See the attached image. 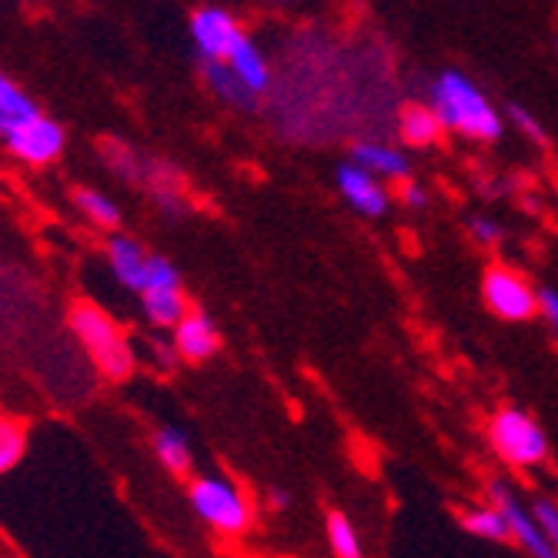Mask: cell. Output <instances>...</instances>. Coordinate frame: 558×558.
I'll return each mask as SVG.
<instances>
[{
    "mask_svg": "<svg viewBox=\"0 0 558 558\" xmlns=\"http://www.w3.org/2000/svg\"><path fill=\"white\" fill-rule=\"evenodd\" d=\"M428 105L438 111L441 124L462 137L492 144L505 134V121L488 94L462 71H441L428 87Z\"/></svg>",
    "mask_w": 558,
    "mask_h": 558,
    "instance_id": "1",
    "label": "cell"
},
{
    "mask_svg": "<svg viewBox=\"0 0 558 558\" xmlns=\"http://www.w3.org/2000/svg\"><path fill=\"white\" fill-rule=\"evenodd\" d=\"M71 328L77 335V341L87 348V354L94 359L97 372L111 378V381H124L134 372V348L124 338V331L118 328V322L111 315H105L97 304H74L71 312Z\"/></svg>",
    "mask_w": 558,
    "mask_h": 558,
    "instance_id": "2",
    "label": "cell"
},
{
    "mask_svg": "<svg viewBox=\"0 0 558 558\" xmlns=\"http://www.w3.org/2000/svg\"><path fill=\"white\" fill-rule=\"evenodd\" d=\"M187 501L201 522L211 525L221 535H231V538H241L251 529V522H255L247 495L234 482L218 478V475L194 478L187 485Z\"/></svg>",
    "mask_w": 558,
    "mask_h": 558,
    "instance_id": "3",
    "label": "cell"
},
{
    "mask_svg": "<svg viewBox=\"0 0 558 558\" xmlns=\"http://www.w3.org/2000/svg\"><path fill=\"white\" fill-rule=\"evenodd\" d=\"M488 445L512 469H538L548 462V435L522 409H501L488 422Z\"/></svg>",
    "mask_w": 558,
    "mask_h": 558,
    "instance_id": "4",
    "label": "cell"
},
{
    "mask_svg": "<svg viewBox=\"0 0 558 558\" xmlns=\"http://www.w3.org/2000/svg\"><path fill=\"white\" fill-rule=\"evenodd\" d=\"M108 265L114 278L137 294L155 288H181V275L165 255H150L141 241L124 234H114L108 241Z\"/></svg>",
    "mask_w": 558,
    "mask_h": 558,
    "instance_id": "5",
    "label": "cell"
},
{
    "mask_svg": "<svg viewBox=\"0 0 558 558\" xmlns=\"http://www.w3.org/2000/svg\"><path fill=\"white\" fill-rule=\"evenodd\" d=\"M482 301L485 308L501 318V322H532L535 315H542V301H538V288L512 265H488L482 275Z\"/></svg>",
    "mask_w": 558,
    "mask_h": 558,
    "instance_id": "6",
    "label": "cell"
},
{
    "mask_svg": "<svg viewBox=\"0 0 558 558\" xmlns=\"http://www.w3.org/2000/svg\"><path fill=\"white\" fill-rule=\"evenodd\" d=\"M488 498L498 505V512L505 515V522H509V529H512V542H515L522 551H529V555H535V558H555V555H558L555 545L545 538V532H542L535 512L529 509V505H522V498L512 492L509 482L495 478V482L488 485Z\"/></svg>",
    "mask_w": 558,
    "mask_h": 558,
    "instance_id": "7",
    "label": "cell"
},
{
    "mask_svg": "<svg viewBox=\"0 0 558 558\" xmlns=\"http://www.w3.org/2000/svg\"><path fill=\"white\" fill-rule=\"evenodd\" d=\"M64 141H68V137H64V128H61L54 118H47V114L40 111L34 121H27L21 131H14V134L4 141V147L11 150V155H14L17 161L40 168V165H50V161H58V158H61Z\"/></svg>",
    "mask_w": 558,
    "mask_h": 558,
    "instance_id": "8",
    "label": "cell"
},
{
    "mask_svg": "<svg viewBox=\"0 0 558 558\" xmlns=\"http://www.w3.org/2000/svg\"><path fill=\"white\" fill-rule=\"evenodd\" d=\"M191 44L197 61H225L234 40L244 34L241 24L225 11V8H201L191 14Z\"/></svg>",
    "mask_w": 558,
    "mask_h": 558,
    "instance_id": "9",
    "label": "cell"
},
{
    "mask_svg": "<svg viewBox=\"0 0 558 558\" xmlns=\"http://www.w3.org/2000/svg\"><path fill=\"white\" fill-rule=\"evenodd\" d=\"M335 184H338V194L348 201V205L365 218H385L391 208V194L381 184V178L362 165H354L351 158L344 165H338Z\"/></svg>",
    "mask_w": 558,
    "mask_h": 558,
    "instance_id": "10",
    "label": "cell"
},
{
    "mask_svg": "<svg viewBox=\"0 0 558 558\" xmlns=\"http://www.w3.org/2000/svg\"><path fill=\"white\" fill-rule=\"evenodd\" d=\"M141 187L150 194V201L158 205V211L165 218H181L187 201H184V174L178 165L165 161V158H147V171Z\"/></svg>",
    "mask_w": 558,
    "mask_h": 558,
    "instance_id": "11",
    "label": "cell"
},
{
    "mask_svg": "<svg viewBox=\"0 0 558 558\" xmlns=\"http://www.w3.org/2000/svg\"><path fill=\"white\" fill-rule=\"evenodd\" d=\"M221 348V338H218V328L208 315H201V312H187L178 328H174V351H178V359L184 362H208L215 359Z\"/></svg>",
    "mask_w": 558,
    "mask_h": 558,
    "instance_id": "12",
    "label": "cell"
},
{
    "mask_svg": "<svg viewBox=\"0 0 558 558\" xmlns=\"http://www.w3.org/2000/svg\"><path fill=\"white\" fill-rule=\"evenodd\" d=\"M348 158H351L354 165L368 168V171L378 174V178H391V181L412 178V171H409V155H404L401 147H395V144H388V141H378V137H362V141H354L351 150H348Z\"/></svg>",
    "mask_w": 558,
    "mask_h": 558,
    "instance_id": "13",
    "label": "cell"
},
{
    "mask_svg": "<svg viewBox=\"0 0 558 558\" xmlns=\"http://www.w3.org/2000/svg\"><path fill=\"white\" fill-rule=\"evenodd\" d=\"M201 64V74H205V84L211 87V94L218 100H225L228 108L234 111H258L262 108V97L251 90L225 61H197Z\"/></svg>",
    "mask_w": 558,
    "mask_h": 558,
    "instance_id": "14",
    "label": "cell"
},
{
    "mask_svg": "<svg viewBox=\"0 0 558 558\" xmlns=\"http://www.w3.org/2000/svg\"><path fill=\"white\" fill-rule=\"evenodd\" d=\"M225 64L255 90L258 97H265L268 90H271V64H268V58H265V50L251 40L247 34H241L238 40H234V47L228 50V58H225Z\"/></svg>",
    "mask_w": 558,
    "mask_h": 558,
    "instance_id": "15",
    "label": "cell"
},
{
    "mask_svg": "<svg viewBox=\"0 0 558 558\" xmlns=\"http://www.w3.org/2000/svg\"><path fill=\"white\" fill-rule=\"evenodd\" d=\"M448 134V128L441 124L438 111L432 105H404L398 111V137L404 147H435L441 137Z\"/></svg>",
    "mask_w": 558,
    "mask_h": 558,
    "instance_id": "16",
    "label": "cell"
},
{
    "mask_svg": "<svg viewBox=\"0 0 558 558\" xmlns=\"http://www.w3.org/2000/svg\"><path fill=\"white\" fill-rule=\"evenodd\" d=\"M37 114H40V108L34 105V97L0 71V141H8L14 131H21Z\"/></svg>",
    "mask_w": 558,
    "mask_h": 558,
    "instance_id": "17",
    "label": "cell"
},
{
    "mask_svg": "<svg viewBox=\"0 0 558 558\" xmlns=\"http://www.w3.org/2000/svg\"><path fill=\"white\" fill-rule=\"evenodd\" d=\"M97 155L105 158V165L111 168V174H118L121 181L141 187L144 171H147V155H141V150H134L131 144H124L118 137H100L97 141Z\"/></svg>",
    "mask_w": 558,
    "mask_h": 558,
    "instance_id": "18",
    "label": "cell"
},
{
    "mask_svg": "<svg viewBox=\"0 0 558 558\" xmlns=\"http://www.w3.org/2000/svg\"><path fill=\"white\" fill-rule=\"evenodd\" d=\"M141 312L155 328H178V322L187 315V301L181 288H155L141 294Z\"/></svg>",
    "mask_w": 558,
    "mask_h": 558,
    "instance_id": "19",
    "label": "cell"
},
{
    "mask_svg": "<svg viewBox=\"0 0 558 558\" xmlns=\"http://www.w3.org/2000/svg\"><path fill=\"white\" fill-rule=\"evenodd\" d=\"M462 525L469 535L482 538V542H492V545H505L512 542V529L505 522V515L498 512V505H475V509H465L462 512Z\"/></svg>",
    "mask_w": 558,
    "mask_h": 558,
    "instance_id": "20",
    "label": "cell"
},
{
    "mask_svg": "<svg viewBox=\"0 0 558 558\" xmlns=\"http://www.w3.org/2000/svg\"><path fill=\"white\" fill-rule=\"evenodd\" d=\"M155 451H158V459L168 472L174 475H187L191 465H194V451H191V441L181 428L174 425H161L155 432Z\"/></svg>",
    "mask_w": 558,
    "mask_h": 558,
    "instance_id": "21",
    "label": "cell"
},
{
    "mask_svg": "<svg viewBox=\"0 0 558 558\" xmlns=\"http://www.w3.org/2000/svg\"><path fill=\"white\" fill-rule=\"evenodd\" d=\"M74 205L81 208V215L97 225V228H105V231H114L121 225V208L114 205V201L108 194H100L94 187H77L74 191Z\"/></svg>",
    "mask_w": 558,
    "mask_h": 558,
    "instance_id": "22",
    "label": "cell"
},
{
    "mask_svg": "<svg viewBox=\"0 0 558 558\" xmlns=\"http://www.w3.org/2000/svg\"><path fill=\"white\" fill-rule=\"evenodd\" d=\"M325 535H328V545L338 558H359L362 555V538H359V532H354V525L348 522V515L328 512Z\"/></svg>",
    "mask_w": 558,
    "mask_h": 558,
    "instance_id": "23",
    "label": "cell"
},
{
    "mask_svg": "<svg viewBox=\"0 0 558 558\" xmlns=\"http://www.w3.org/2000/svg\"><path fill=\"white\" fill-rule=\"evenodd\" d=\"M27 451V432L17 422H0V475L14 472L24 462Z\"/></svg>",
    "mask_w": 558,
    "mask_h": 558,
    "instance_id": "24",
    "label": "cell"
},
{
    "mask_svg": "<svg viewBox=\"0 0 558 558\" xmlns=\"http://www.w3.org/2000/svg\"><path fill=\"white\" fill-rule=\"evenodd\" d=\"M505 114H509L512 128H515L519 134H525L529 141H535V144H545V141H548V134H545V128L538 124V118H535L532 111H525L522 105H509V108H505Z\"/></svg>",
    "mask_w": 558,
    "mask_h": 558,
    "instance_id": "25",
    "label": "cell"
},
{
    "mask_svg": "<svg viewBox=\"0 0 558 558\" xmlns=\"http://www.w3.org/2000/svg\"><path fill=\"white\" fill-rule=\"evenodd\" d=\"M532 512H535V519H538L545 538H548V542L555 545V551H558V501H551V498H535V501H532Z\"/></svg>",
    "mask_w": 558,
    "mask_h": 558,
    "instance_id": "26",
    "label": "cell"
},
{
    "mask_svg": "<svg viewBox=\"0 0 558 558\" xmlns=\"http://www.w3.org/2000/svg\"><path fill=\"white\" fill-rule=\"evenodd\" d=\"M469 234H472L478 244H485V247H495V244L505 241V228H501L498 221H492V218H482V215L469 218Z\"/></svg>",
    "mask_w": 558,
    "mask_h": 558,
    "instance_id": "27",
    "label": "cell"
},
{
    "mask_svg": "<svg viewBox=\"0 0 558 558\" xmlns=\"http://www.w3.org/2000/svg\"><path fill=\"white\" fill-rule=\"evenodd\" d=\"M398 201L404 208H412V211H418V208H425L428 205V194L412 181V178H404L401 184H398Z\"/></svg>",
    "mask_w": 558,
    "mask_h": 558,
    "instance_id": "28",
    "label": "cell"
},
{
    "mask_svg": "<svg viewBox=\"0 0 558 558\" xmlns=\"http://www.w3.org/2000/svg\"><path fill=\"white\" fill-rule=\"evenodd\" d=\"M538 301H542V318L548 322L551 335L558 338V291H551V288H538Z\"/></svg>",
    "mask_w": 558,
    "mask_h": 558,
    "instance_id": "29",
    "label": "cell"
},
{
    "mask_svg": "<svg viewBox=\"0 0 558 558\" xmlns=\"http://www.w3.org/2000/svg\"><path fill=\"white\" fill-rule=\"evenodd\" d=\"M268 505L281 512V509H288V505H291V495L281 492V488H271V492H268Z\"/></svg>",
    "mask_w": 558,
    "mask_h": 558,
    "instance_id": "30",
    "label": "cell"
},
{
    "mask_svg": "<svg viewBox=\"0 0 558 558\" xmlns=\"http://www.w3.org/2000/svg\"><path fill=\"white\" fill-rule=\"evenodd\" d=\"M555 50H558V40H555Z\"/></svg>",
    "mask_w": 558,
    "mask_h": 558,
    "instance_id": "31",
    "label": "cell"
}]
</instances>
